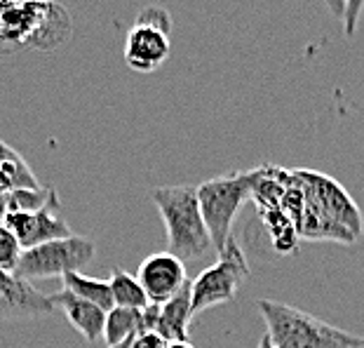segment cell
I'll return each instance as SVG.
<instances>
[{
	"label": "cell",
	"instance_id": "1",
	"mask_svg": "<svg viewBox=\"0 0 364 348\" xmlns=\"http://www.w3.org/2000/svg\"><path fill=\"white\" fill-rule=\"evenodd\" d=\"M304 189V214L299 221L301 241H334L350 245L362 236V212L348 191L331 176L296 169Z\"/></svg>",
	"mask_w": 364,
	"mask_h": 348
},
{
	"label": "cell",
	"instance_id": "2",
	"mask_svg": "<svg viewBox=\"0 0 364 348\" xmlns=\"http://www.w3.org/2000/svg\"><path fill=\"white\" fill-rule=\"evenodd\" d=\"M151 198L165 221L169 254L186 264V261H200L207 257L209 250H214L203 210H200L198 186L191 184L162 186L153 191Z\"/></svg>",
	"mask_w": 364,
	"mask_h": 348
},
{
	"label": "cell",
	"instance_id": "3",
	"mask_svg": "<svg viewBox=\"0 0 364 348\" xmlns=\"http://www.w3.org/2000/svg\"><path fill=\"white\" fill-rule=\"evenodd\" d=\"M257 308L266 322V337L275 348H358L364 344V337L350 334L282 301L259 299Z\"/></svg>",
	"mask_w": 364,
	"mask_h": 348
},
{
	"label": "cell",
	"instance_id": "4",
	"mask_svg": "<svg viewBox=\"0 0 364 348\" xmlns=\"http://www.w3.org/2000/svg\"><path fill=\"white\" fill-rule=\"evenodd\" d=\"M71 33L68 14L50 0H24L0 10V43L28 48H57Z\"/></svg>",
	"mask_w": 364,
	"mask_h": 348
},
{
	"label": "cell",
	"instance_id": "5",
	"mask_svg": "<svg viewBox=\"0 0 364 348\" xmlns=\"http://www.w3.org/2000/svg\"><path fill=\"white\" fill-rule=\"evenodd\" d=\"M252 181L254 169L214 176V179H207L198 186L200 210H203V219L207 223L209 238H212L216 252H221L233 238L230 236L233 221L240 207L252 198Z\"/></svg>",
	"mask_w": 364,
	"mask_h": 348
},
{
	"label": "cell",
	"instance_id": "6",
	"mask_svg": "<svg viewBox=\"0 0 364 348\" xmlns=\"http://www.w3.org/2000/svg\"><path fill=\"white\" fill-rule=\"evenodd\" d=\"M250 278V264L242 252V247L230 238L226 247L219 252V261L207 266L196 280L191 283L193 313H203L207 308L233 301L242 280Z\"/></svg>",
	"mask_w": 364,
	"mask_h": 348
},
{
	"label": "cell",
	"instance_id": "7",
	"mask_svg": "<svg viewBox=\"0 0 364 348\" xmlns=\"http://www.w3.org/2000/svg\"><path fill=\"white\" fill-rule=\"evenodd\" d=\"M97 245L90 238L82 236H68L59 241L43 243L38 247H31L21 254V261L17 266V273L26 280L36 278H61L66 273H75L85 268L95 259Z\"/></svg>",
	"mask_w": 364,
	"mask_h": 348
},
{
	"label": "cell",
	"instance_id": "8",
	"mask_svg": "<svg viewBox=\"0 0 364 348\" xmlns=\"http://www.w3.org/2000/svg\"><path fill=\"white\" fill-rule=\"evenodd\" d=\"M169 26L172 19L162 7H146L139 14L125 38V61L132 71L153 73L165 64L172 52Z\"/></svg>",
	"mask_w": 364,
	"mask_h": 348
},
{
	"label": "cell",
	"instance_id": "9",
	"mask_svg": "<svg viewBox=\"0 0 364 348\" xmlns=\"http://www.w3.org/2000/svg\"><path fill=\"white\" fill-rule=\"evenodd\" d=\"M59 212H61L59 198L54 196L48 205L36 212H10L5 216V226L17 236V241L21 243L24 250H31V247H38L43 243L73 236Z\"/></svg>",
	"mask_w": 364,
	"mask_h": 348
},
{
	"label": "cell",
	"instance_id": "10",
	"mask_svg": "<svg viewBox=\"0 0 364 348\" xmlns=\"http://www.w3.org/2000/svg\"><path fill=\"white\" fill-rule=\"evenodd\" d=\"M136 278L149 301L156 306L167 304L169 299H174L188 285L186 264L169 252H158L146 257L141 266H139Z\"/></svg>",
	"mask_w": 364,
	"mask_h": 348
},
{
	"label": "cell",
	"instance_id": "11",
	"mask_svg": "<svg viewBox=\"0 0 364 348\" xmlns=\"http://www.w3.org/2000/svg\"><path fill=\"white\" fill-rule=\"evenodd\" d=\"M52 297L33 288V283L12 270H0V320L41 318L54 311Z\"/></svg>",
	"mask_w": 364,
	"mask_h": 348
},
{
	"label": "cell",
	"instance_id": "12",
	"mask_svg": "<svg viewBox=\"0 0 364 348\" xmlns=\"http://www.w3.org/2000/svg\"><path fill=\"white\" fill-rule=\"evenodd\" d=\"M160 306L151 304L144 311L136 308H111L106 313V327H104V342L106 348H127L132 342L144 334V332H156Z\"/></svg>",
	"mask_w": 364,
	"mask_h": 348
},
{
	"label": "cell",
	"instance_id": "13",
	"mask_svg": "<svg viewBox=\"0 0 364 348\" xmlns=\"http://www.w3.org/2000/svg\"><path fill=\"white\" fill-rule=\"evenodd\" d=\"M54 306L61 308L66 313L68 322L73 325L75 332H80L82 339H87L90 344L99 342L104 337V327H106V311L99 308L92 301L75 297L73 292L61 290L57 295H52Z\"/></svg>",
	"mask_w": 364,
	"mask_h": 348
},
{
	"label": "cell",
	"instance_id": "14",
	"mask_svg": "<svg viewBox=\"0 0 364 348\" xmlns=\"http://www.w3.org/2000/svg\"><path fill=\"white\" fill-rule=\"evenodd\" d=\"M193 299H191V283L176 295L169 299L167 304L160 306L156 332L165 339L167 344L172 342H188V329L193 320Z\"/></svg>",
	"mask_w": 364,
	"mask_h": 348
},
{
	"label": "cell",
	"instance_id": "15",
	"mask_svg": "<svg viewBox=\"0 0 364 348\" xmlns=\"http://www.w3.org/2000/svg\"><path fill=\"white\" fill-rule=\"evenodd\" d=\"M108 285H111L113 304L118 308H136V311H144V308L151 306L141 283H139V278L127 273L125 268L115 266L111 270V280H108Z\"/></svg>",
	"mask_w": 364,
	"mask_h": 348
},
{
	"label": "cell",
	"instance_id": "16",
	"mask_svg": "<svg viewBox=\"0 0 364 348\" xmlns=\"http://www.w3.org/2000/svg\"><path fill=\"white\" fill-rule=\"evenodd\" d=\"M61 283H64V290L73 292L75 297H82L92 301V304H97L99 308H104L108 313L111 308H115L113 304V295H111V285L108 280H99V278H87L82 273H66L61 275Z\"/></svg>",
	"mask_w": 364,
	"mask_h": 348
},
{
	"label": "cell",
	"instance_id": "17",
	"mask_svg": "<svg viewBox=\"0 0 364 348\" xmlns=\"http://www.w3.org/2000/svg\"><path fill=\"white\" fill-rule=\"evenodd\" d=\"M263 223L268 228V236L273 241V247L280 254H291L296 250V245L301 241L299 236V228L296 223L289 219V214H284L282 210L277 212H268V214H261Z\"/></svg>",
	"mask_w": 364,
	"mask_h": 348
},
{
	"label": "cell",
	"instance_id": "18",
	"mask_svg": "<svg viewBox=\"0 0 364 348\" xmlns=\"http://www.w3.org/2000/svg\"><path fill=\"white\" fill-rule=\"evenodd\" d=\"M21 254H24V247L17 241V236H14L5 223H0V270H12V273H17Z\"/></svg>",
	"mask_w": 364,
	"mask_h": 348
},
{
	"label": "cell",
	"instance_id": "19",
	"mask_svg": "<svg viewBox=\"0 0 364 348\" xmlns=\"http://www.w3.org/2000/svg\"><path fill=\"white\" fill-rule=\"evenodd\" d=\"M362 10H364V0H348L346 17H343L346 36H355V31H358V24H360V17H362Z\"/></svg>",
	"mask_w": 364,
	"mask_h": 348
},
{
	"label": "cell",
	"instance_id": "20",
	"mask_svg": "<svg viewBox=\"0 0 364 348\" xmlns=\"http://www.w3.org/2000/svg\"><path fill=\"white\" fill-rule=\"evenodd\" d=\"M165 348H196L191 342H172V344H167Z\"/></svg>",
	"mask_w": 364,
	"mask_h": 348
},
{
	"label": "cell",
	"instance_id": "21",
	"mask_svg": "<svg viewBox=\"0 0 364 348\" xmlns=\"http://www.w3.org/2000/svg\"><path fill=\"white\" fill-rule=\"evenodd\" d=\"M24 3V0H0V10H5V7H12V5H19Z\"/></svg>",
	"mask_w": 364,
	"mask_h": 348
},
{
	"label": "cell",
	"instance_id": "22",
	"mask_svg": "<svg viewBox=\"0 0 364 348\" xmlns=\"http://www.w3.org/2000/svg\"><path fill=\"white\" fill-rule=\"evenodd\" d=\"M257 348H275V346H273V342H270L268 337H263L261 342H259V346H257Z\"/></svg>",
	"mask_w": 364,
	"mask_h": 348
},
{
	"label": "cell",
	"instance_id": "23",
	"mask_svg": "<svg viewBox=\"0 0 364 348\" xmlns=\"http://www.w3.org/2000/svg\"><path fill=\"white\" fill-rule=\"evenodd\" d=\"M358 348H364V344H362V346H358Z\"/></svg>",
	"mask_w": 364,
	"mask_h": 348
}]
</instances>
